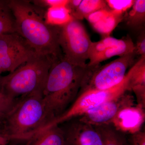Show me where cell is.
<instances>
[{
	"label": "cell",
	"mask_w": 145,
	"mask_h": 145,
	"mask_svg": "<svg viewBox=\"0 0 145 145\" xmlns=\"http://www.w3.org/2000/svg\"><path fill=\"white\" fill-rule=\"evenodd\" d=\"M18 99H11L0 91V123L2 124L7 115L17 103Z\"/></svg>",
	"instance_id": "603a6c76"
},
{
	"label": "cell",
	"mask_w": 145,
	"mask_h": 145,
	"mask_svg": "<svg viewBox=\"0 0 145 145\" xmlns=\"http://www.w3.org/2000/svg\"><path fill=\"white\" fill-rule=\"evenodd\" d=\"M90 71L88 65L73 64L63 57L52 62L42 92L49 122L74 102L87 82Z\"/></svg>",
	"instance_id": "7a4b0ae2"
},
{
	"label": "cell",
	"mask_w": 145,
	"mask_h": 145,
	"mask_svg": "<svg viewBox=\"0 0 145 145\" xmlns=\"http://www.w3.org/2000/svg\"><path fill=\"white\" fill-rule=\"evenodd\" d=\"M134 52L136 55L141 57L145 56V33H143L139 37L136 45H135Z\"/></svg>",
	"instance_id": "484cf974"
},
{
	"label": "cell",
	"mask_w": 145,
	"mask_h": 145,
	"mask_svg": "<svg viewBox=\"0 0 145 145\" xmlns=\"http://www.w3.org/2000/svg\"><path fill=\"white\" fill-rule=\"evenodd\" d=\"M53 61L36 55L18 69L0 78V91L17 99L37 91H42Z\"/></svg>",
	"instance_id": "277c9868"
},
{
	"label": "cell",
	"mask_w": 145,
	"mask_h": 145,
	"mask_svg": "<svg viewBox=\"0 0 145 145\" xmlns=\"http://www.w3.org/2000/svg\"><path fill=\"white\" fill-rule=\"evenodd\" d=\"M2 128V124L0 123V129H1Z\"/></svg>",
	"instance_id": "f1b7e54d"
},
{
	"label": "cell",
	"mask_w": 145,
	"mask_h": 145,
	"mask_svg": "<svg viewBox=\"0 0 145 145\" xmlns=\"http://www.w3.org/2000/svg\"><path fill=\"white\" fill-rule=\"evenodd\" d=\"M108 8L112 12L123 16L127 10L132 7L133 0H107L105 1Z\"/></svg>",
	"instance_id": "7402d4cb"
},
{
	"label": "cell",
	"mask_w": 145,
	"mask_h": 145,
	"mask_svg": "<svg viewBox=\"0 0 145 145\" xmlns=\"http://www.w3.org/2000/svg\"><path fill=\"white\" fill-rule=\"evenodd\" d=\"M36 55L16 32L0 36V74L13 72Z\"/></svg>",
	"instance_id": "ba28073f"
},
{
	"label": "cell",
	"mask_w": 145,
	"mask_h": 145,
	"mask_svg": "<svg viewBox=\"0 0 145 145\" xmlns=\"http://www.w3.org/2000/svg\"><path fill=\"white\" fill-rule=\"evenodd\" d=\"M11 139L2 129H0V145H6L9 140Z\"/></svg>",
	"instance_id": "83f0119b"
},
{
	"label": "cell",
	"mask_w": 145,
	"mask_h": 145,
	"mask_svg": "<svg viewBox=\"0 0 145 145\" xmlns=\"http://www.w3.org/2000/svg\"><path fill=\"white\" fill-rule=\"evenodd\" d=\"M44 17L46 24L51 26H63L73 19L66 6L48 8L46 10Z\"/></svg>",
	"instance_id": "9a60e30c"
},
{
	"label": "cell",
	"mask_w": 145,
	"mask_h": 145,
	"mask_svg": "<svg viewBox=\"0 0 145 145\" xmlns=\"http://www.w3.org/2000/svg\"><path fill=\"white\" fill-rule=\"evenodd\" d=\"M86 18L96 31L106 37L109 36L123 18L108 8L97 10Z\"/></svg>",
	"instance_id": "7c38bea8"
},
{
	"label": "cell",
	"mask_w": 145,
	"mask_h": 145,
	"mask_svg": "<svg viewBox=\"0 0 145 145\" xmlns=\"http://www.w3.org/2000/svg\"><path fill=\"white\" fill-rule=\"evenodd\" d=\"M120 40L114 37L108 36L105 37L99 41L92 42L89 52L88 59L89 57L103 51L108 48L117 44Z\"/></svg>",
	"instance_id": "44dd1931"
},
{
	"label": "cell",
	"mask_w": 145,
	"mask_h": 145,
	"mask_svg": "<svg viewBox=\"0 0 145 145\" xmlns=\"http://www.w3.org/2000/svg\"><path fill=\"white\" fill-rule=\"evenodd\" d=\"M127 140L129 145H145V133L140 130L131 134Z\"/></svg>",
	"instance_id": "d4e9b609"
},
{
	"label": "cell",
	"mask_w": 145,
	"mask_h": 145,
	"mask_svg": "<svg viewBox=\"0 0 145 145\" xmlns=\"http://www.w3.org/2000/svg\"><path fill=\"white\" fill-rule=\"evenodd\" d=\"M68 0H38L31 1L35 5L44 8L54 7L66 6Z\"/></svg>",
	"instance_id": "cb8c5ba5"
},
{
	"label": "cell",
	"mask_w": 145,
	"mask_h": 145,
	"mask_svg": "<svg viewBox=\"0 0 145 145\" xmlns=\"http://www.w3.org/2000/svg\"><path fill=\"white\" fill-rule=\"evenodd\" d=\"M144 108L136 105L123 108L112 122V126L119 132L131 135L141 130L145 121Z\"/></svg>",
	"instance_id": "8fae6325"
},
{
	"label": "cell",
	"mask_w": 145,
	"mask_h": 145,
	"mask_svg": "<svg viewBox=\"0 0 145 145\" xmlns=\"http://www.w3.org/2000/svg\"><path fill=\"white\" fill-rule=\"evenodd\" d=\"M108 8V7L105 1L83 0L71 16L73 19L80 21L97 10Z\"/></svg>",
	"instance_id": "ac0fdd59"
},
{
	"label": "cell",
	"mask_w": 145,
	"mask_h": 145,
	"mask_svg": "<svg viewBox=\"0 0 145 145\" xmlns=\"http://www.w3.org/2000/svg\"><path fill=\"white\" fill-rule=\"evenodd\" d=\"M1 76H0V78H1Z\"/></svg>",
	"instance_id": "f546056e"
},
{
	"label": "cell",
	"mask_w": 145,
	"mask_h": 145,
	"mask_svg": "<svg viewBox=\"0 0 145 145\" xmlns=\"http://www.w3.org/2000/svg\"><path fill=\"white\" fill-rule=\"evenodd\" d=\"M127 73L130 91L135 87L145 86V56L141 57Z\"/></svg>",
	"instance_id": "d6986e66"
},
{
	"label": "cell",
	"mask_w": 145,
	"mask_h": 145,
	"mask_svg": "<svg viewBox=\"0 0 145 145\" xmlns=\"http://www.w3.org/2000/svg\"><path fill=\"white\" fill-rule=\"evenodd\" d=\"M31 137L32 145H65L63 133L59 125L39 132Z\"/></svg>",
	"instance_id": "5bb4252c"
},
{
	"label": "cell",
	"mask_w": 145,
	"mask_h": 145,
	"mask_svg": "<svg viewBox=\"0 0 145 145\" xmlns=\"http://www.w3.org/2000/svg\"><path fill=\"white\" fill-rule=\"evenodd\" d=\"M58 41L63 56L73 64L86 66L91 41L84 26L73 19L61 26H57Z\"/></svg>",
	"instance_id": "8992f818"
},
{
	"label": "cell",
	"mask_w": 145,
	"mask_h": 145,
	"mask_svg": "<svg viewBox=\"0 0 145 145\" xmlns=\"http://www.w3.org/2000/svg\"><path fill=\"white\" fill-rule=\"evenodd\" d=\"M135 45L131 38L129 36L121 39L117 44L109 47L98 54L89 57V62L87 64L88 67H95L100 63L114 56L119 57L134 52Z\"/></svg>",
	"instance_id": "4fadbf2b"
},
{
	"label": "cell",
	"mask_w": 145,
	"mask_h": 145,
	"mask_svg": "<svg viewBox=\"0 0 145 145\" xmlns=\"http://www.w3.org/2000/svg\"><path fill=\"white\" fill-rule=\"evenodd\" d=\"M93 126L101 135L103 145H129L124 134L115 129L111 125Z\"/></svg>",
	"instance_id": "2e32d148"
},
{
	"label": "cell",
	"mask_w": 145,
	"mask_h": 145,
	"mask_svg": "<svg viewBox=\"0 0 145 145\" xmlns=\"http://www.w3.org/2000/svg\"><path fill=\"white\" fill-rule=\"evenodd\" d=\"M82 0H71L69 1L66 7L70 10L71 14H72L78 8V7L80 4Z\"/></svg>",
	"instance_id": "4316f807"
},
{
	"label": "cell",
	"mask_w": 145,
	"mask_h": 145,
	"mask_svg": "<svg viewBox=\"0 0 145 145\" xmlns=\"http://www.w3.org/2000/svg\"><path fill=\"white\" fill-rule=\"evenodd\" d=\"M129 91V77L126 73L120 84L105 90L86 89L81 90L71 106L60 116L40 129L37 133L53 126L58 125L72 119L79 118L88 112L105 102Z\"/></svg>",
	"instance_id": "5b68a950"
},
{
	"label": "cell",
	"mask_w": 145,
	"mask_h": 145,
	"mask_svg": "<svg viewBox=\"0 0 145 145\" xmlns=\"http://www.w3.org/2000/svg\"><path fill=\"white\" fill-rule=\"evenodd\" d=\"M8 1L14 18L16 32L35 53L53 61L63 57L58 43L57 26L46 24L44 8L35 5L31 1Z\"/></svg>",
	"instance_id": "6da1fadb"
},
{
	"label": "cell",
	"mask_w": 145,
	"mask_h": 145,
	"mask_svg": "<svg viewBox=\"0 0 145 145\" xmlns=\"http://www.w3.org/2000/svg\"><path fill=\"white\" fill-rule=\"evenodd\" d=\"M16 32L13 14L8 1L0 0V36Z\"/></svg>",
	"instance_id": "ffe728a7"
},
{
	"label": "cell",
	"mask_w": 145,
	"mask_h": 145,
	"mask_svg": "<svg viewBox=\"0 0 145 145\" xmlns=\"http://www.w3.org/2000/svg\"><path fill=\"white\" fill-rule=\"evenodd\" d=\"M126 18L128 26L133 29H140L145 20V1L136 0Z\"/></svg>",
	"instance_id": "e0dca14e"
},
{
	"label": "cell",
	"mask_w": 145,
	"mask_h": 145,
	"mask_svg": "<svg viewBox=\"0 0 145 145\" xmlns=\"http://www.w3.org/2000/svg\"><path fill=\"white\" fill-rule=\"evenodd\" d=\"M49 121L42 91H35L18 98L3 122V130L11 139L31 138Z\"/></svg>",
	"instance_id": "3957f363"
},
{
	"label": "cell",
	"mask_w": 145,
	"mask_h": 145,
	"mask_svg": "<svg viewBox=\"0 0 145 145\" xmlns=\"http://www.w3.org/2000/svg\"><path fill=\"white\" fill-rule=\"evenodd\" d=\"M59 125L63 133L65 145H103L101 135L94 127L78 118Z\"/></svg>",
	"instance_id": "30bf717a"
},
{
	"label": "cell",
	"mask_w": 145,
	"mask_h": 145,
	"mask_svg": "<svg viewBox=\"0 0 145 145\" xmlns=\"http://www.w3.org/2000/svg\"><path fill=\"white\" fill-rule=\"evenodd\" d=\"M128 91L101 104L78 118L82 121L94 126L111 124L120 110L126 107L135 105L134 97L128 93Z\"/></svg>",
	"instance_id": "9c48e42d"
},
{
	"label": "cell",
	"mask_w": 145,
	"mask_h": 145,
	"mask_svg": "<svg viewBox=\"0 0 145 145\" xmlns=\"http://www.w3.org/2000/svg\"><path fill=\"white\" fill-rule=\"evenodd\" d=\"M136 55L135 52H131L104 65L89 67L88 80L80 91L86 89L105 90L119 84L124 79L127 69L135 64Z\"/></svg>",
	"instance_id": "52a82bcc"
}]
</instances>
